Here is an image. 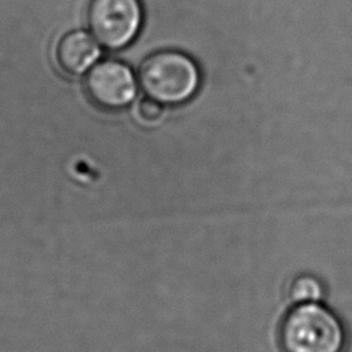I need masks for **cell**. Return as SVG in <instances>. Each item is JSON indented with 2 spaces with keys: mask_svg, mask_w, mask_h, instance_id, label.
Returning <instances> with one entry per match:
<instances>
[{
  "mask_svg": "<svg viewBox=\"0 0 352 352\" xmlns=\"http://www.w3.org/2000/svg\"><path fill=\"white\" fill-rule=\"evenodd\" d=\"M89 99L103 109H121L136 96V80L125 63L106 59L95 65L84 80Z\"/></svg>",
  "mask_w": 352,
  "mask_h": 352,
  "instance_id": "obj_4",
  "label": "cell"
},
{
  "mask_svg": "<svg viewBox=\"0 0 352 352\" xmlns=\"http://www.w3.org/2000/svg\"><path fill=\"white\" fill-rule=\"evenodd\" d=\"M143 92L160 103L177 104L188 100L198 89L201 74L197 63L175 50L148 55L138 73Z\"/></svg>",
  "mask_w": 352,
  "mask_h": 352,
  "instance_id": "obj_2",
  "label": "cell"
},
{
  "mask_svg": "<svg viewBox=\"0 0 352 352\" xmlns=\"http://www.w3.org/2000/svg\"><path fill=\"white\" fill-rule=\"evenodd\" d=\"M100 56L98 41L88 33L74 30L65 34L56 48L59 66L69 74L77 76L88 70Z\"/></svg>",
  "mask_w": 352,
  "mask_h": 352,
  "instance_id": "obj_5",
  "label": "cell"
},
{
  "mask_svg": "<svg viewBox=\"0 0 352 352\" xmlns=\"http://www.w3.org/2000/svg\"><path fill=\"white\" fill-rule=\"evenodd\" d=\"M143 10L139 0H89L88 28L95 40L109 48L128 45L139 33Z\"/></svg>",
  "mask_w": 352,
  "mask_h": 352,
  "instance_id": "obj_3",
  "label": "cell"
},
{
  "mask_svg": "<svg viewBox=\"0 0 352 352\" xmlns=\"http://www.w3.org/2000/svg\"><path fill=\"white\" fill-rule=\"evenodd\" d=\"M285 352H342L345 330L338 316L318 302L297 304L280 326Z\"/></svg>",
  "mask_w": 352,
  "mask_h": 352,
  "instance_id": "obj_1",
  "label": "cell"
},
{
  "mask_svg": "<svg viewBox=\"0 0 352 352\" xmlns=\"http://www.w3.org/2000/svg\"><path fill=\"white\" fill-rule=\"evenodd\" d=\"M139 117L146 122H155L158 121L164 114V107L161 103L153 98H144L140 100L138 106Z\"/></svg>",
  "mask_w": 352,
  "mask_h": 352,
  "instance_id": "obj_7",
  "label": "cell"
},
{
  "mask_svg": "<svg viewBox=\"0 0 352 352\" xmlns=\"http://www.w3.org/2000/svg\"><path fill=\"white\" fill-rule=\"evenodd\" d=\"M290 297L297 304L318 302L323 297V286L312 275H300L292 282Z\"/></svg>",
  "mask_w": 352,
  "mask_h": 352,
  "instance_id": "obj_6",
  "label": "cell"
}]
</instances>
